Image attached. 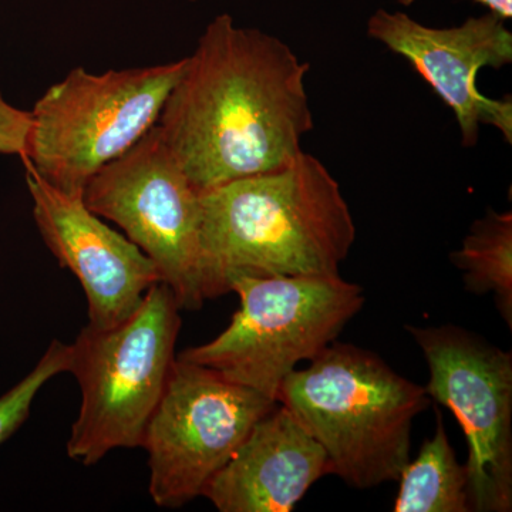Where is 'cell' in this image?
Here are the masks:
<instances>
[{"label":"cell","mask_w":512,"mask_h":512,"mask_svg":"<svg viewBox=\"0 0 512 512\" xmlns=\"http://www.w3.org/2000/svg\"><path fill=\"white\" fill-rule=\"evenodd\" d=\"M190 2H197V0H190Z\"/></svg>","instance_id":"ac0fdd59"},{"label":"cell","mask_w":512,"mask_h":512,"mask_svg":"<svg viewBox=\"0 0 512 512\" xmlns=\"http://www.w3.org/2000/svg\"><path fill=\"white\" fill-rule=\"evenodd\" d=\"M83 201L116 222L156 264L181 309L201 308L200 192L168 153L157 126L90 178Z\"/></svg>","instance_id":"ba28073f"},{"label":"cell","mask_w":512,"mask_h":512,"mask_svg":"<svg viewBox=\"0 0 512 512\" xmlns=\"http://www.w3.org/2000/svg\"><path fill=\"white\" fill-rule=\"evenodd\" d=\"M276 402L323 447L330 474L367 490L399 480L410 461L413 421L431 399L376 353L335 340L286 377Z\"/></svg>","instance_id":"3957f363"},{"label":"cell","mask_w":512,"mask_h":512,"mask_svg":"<svg viewBox=\"0 0 512 512\" xmlns=\"http://www.w3.org/2000/svg\"><path fill=\"white\" fill-rule=\"evenodd\" d=\"M429 366L426 389L463 427L473 512L512 511V355L456 325H406Z\"/></svg>","instance_id":"9c48e42d"},{"label":"cell","mask_w":512,"mask_h":512,"mask_svg":"<svg viewBox=\"0 0 512 512\" xmlns=\"http://www.w3.org/2000/svg\"><path fill=\"white\" fill-rule=\"evenodd\" d=\"M181 308L164 282L136 312L110 328L82 329L70 345L69 372L82 392L67 454L93 466L116 448H136L167 384L181 329Z\"/></svg>","instance_id":"277c9868"},{"label":"cell","mask_w":512,"mask_h":512,"mask_svg":"<svg viewBox=\"0 0 512 512\" xmlns=\"http://www.w3.org/2000/svg\"><path fill=\"white\" fill-rule=\"evenodd\" d=\"M200 202L205 301L239 275L339 274L356 241L338 181L305 151L279 170L200 192Z\"/></svg>","instance_id":"7a4b0ae2"},{"label":"cell","mask_w":512,"mask_h":512,"mask_svg":"<svg viewBox=\"0 0 512 512\" xmlns=\"http://www.w3.org/2000/svg\"><path fill=\"white\" fill-rule=\"evenodd\" d=\"M70 345L53 340L35 369L0 397V443L8 440L29 417L36 394L59 373L69 372Z\"/></svg>","instance_id":"9a60e30c"},{"label":"cell","mask_w":512,"mask_h":512,"mask_svg":"<svg viewBox=\"0 0 512 512\" xmlns=\"http://www.w3.org/2000/svg\"><path fill=\"white\" fill-rule=\"evenodd\" d=\"M185 59L103 74L77 67L36 101L26 167L56 190L83 197L101 167L156 126Z\"/></svg>","instance_id":"8992f818"},{"label":"cell","mask_w":512,"mask_h":512,"mask_svg":"<svg viewBox=\"0 0 512 512\" xmlns=\"http://www.w3.org/2000/svg\"><path fill=\"white\" fill-rule=\"evenodd\" d=\"M450 261L463 272L464 285L474 295H493L501 318L512 328V212L488 208L471 224Z\"/></svg>","instance_id":"5bb4252c"},{"label":"cell","mask_w":512,"mask_h":512,"mask_svg":"<svg viewBox=\"0 0 512 512\" xmlns=\"http://www.w3.org/2000/svg\"><path fill=\"white\" fill-rule=\"evenodd\" d=\"M330 474L328 454L286 407L262 417L202 497L221 512H291Z\"/></svg>","instance_id":"7c38bea8"},{"label":"cell","mask_w":512,"mask_h":512,"mask_svg":"<svg viewBox=\"0 0 512 512\" xmlns=\"http://www.w3.org/2000/svg\"><path fill=\"white\" fill-rule=\"evenodd\" d=\"M367 36L404 57L456 116L461 144L474 147L480 126L497 128L512 143V96H484L477 76L484 67L512 62L507 20L487 12L453 28H431L404 12L377 9L367 20Z\"/></svg>","instance_id":"30bf717a"},{"label":"cell","mask_w":512,"mask_h":512,"mask_svg":"<svg viewBox=\"0 0 512 512\" xmlns=\"http://www.w3.org/2000/svg\"><path fill=\"white\" fill-rule=\"evenodd\" d=\"M30 128L32 113L16 109L0 93V154L25 156Z\"/></svg>","instance_id":"2e32d148"},{"label":"cell","mask_w":512,"mask_h":512,"mask_svg":"<svg viewBox=\"0 0 512 512\" xmlns=\"http://www.w3.org/2000/svg\"><path fill=\"white\" fill-rule=\"evenodd\" d=\"M397 481L394 512H471L467 466L457 460L439 412L433 437L424 441Z\"/></svg>","instance_id":"4fadbf2b"},{"label":"cell","mask_w":512,"mask_h":512,"mask_svg":"<svg viewBox=\"0 0 512 512\" xmlns=\"http://www.w3.org/2000/svg\"><path fill=\"white\" fill-rule=\"evenodd\" d=\"M276 404L210 367L175 357L141 443L154 503L180 508L200 497Z\"/></svg>","instance_id":"52a82bcc"},{"label":"cell","mask_w":512,"mask_h":512,"mask_svg":"<svg viewBox=\"0 0 512 512\" xmlns=\"http://www.w3.org/2000/svg\"><path fill=\"white\" fill-rule=\"evenodd\" d=\"M228 291L241 305L227 329L177 357L274 402L298 363L315 360L365 305L362 286L339 274L239 275Z\"/></svg>","instance_id":"5b68a950"},{"label":"cell","mask_w":512,"mask_h":512,"mask_svg":"<svg viewBox=\"0 0 512 512\" xmlns=\"http://www.w3.org/2000/svg\"><path fill=\"white\" fill-rule=\"evenodd\" d=\"M309 63L279 37L208 23L157 121L165 148L198 192L279 170L313 130Z\"/></svg>","instance_id":"6da1fadb"},{"label":"cell","mask_w":512,"mask_h":512,"mask_svg":"<svg viewBox=\"0 0 512 512\" xmlns=\"http://www.w3.org/2000/svg\"><path fill=\"white\" fill-rule=\"evenodd\" d=\"M404 6L413 5L417 0H399ZM485 6L488 12L500 16L501 19L510 20L512 18V0H473Z\"/></svg>","instance_id":"e0dca14e"},{"label":"cell","mask_w":512,"mask_h":512,"mask_svg":"<svg viewBox=\"0 0 512 512\" xmlns=\"http://www.w3.org/2000/svg\"><path fill=\"white\" fill-rule=\"evenodd\" d=\"M33 215L46 247L83 286L89 325L110 328L137 311L161 281L156 264L127 237L111 229L86 204L56 190L26 167Z\"/></svg>","instance_id":"8fae6325"}]
</instances>
